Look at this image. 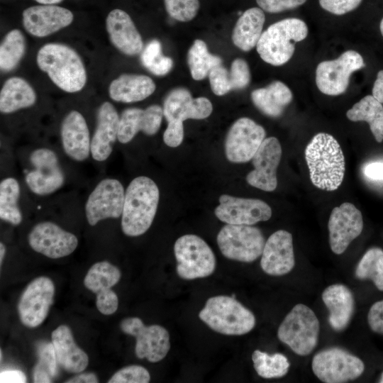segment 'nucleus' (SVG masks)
Here are the masks:
<instances>
[{
    "label": "nucleus",
    "mask_w": 383,
    "mask_h": 383,
    "mask_svg": "<svg viewBox=\"0 0 383 383\" xmlns=\"http://www.w3.org/2000/svg\"><path fill=\"white\" fill-rule=\"evenodd\" d=\"M224 257L243 262H252L262 255L265 240L262 231L250 225H225L216 238Z\"/></svg>",
    "instance_id": "obj_8"
},
{
    "label": "nucleus",
    "mask_w": 383,
    "mask_h": 383,
    "mask_svg": "<svg viewBox=\"0 0 383 383\" xmlns=\"http://www.w3.org/2000/svg\"><path fill=\"white\" fill-rule=\"evenodd\" d=\"M26 50L25 38L21 30H11L4 37L0 46V67L4 72L16 68Z\"/></svg>",
    "instance_id": "obj_38"
},
{
    "label": "nucleus",
    "mask_w": 383,
    "mask_h": 383,
    "mask_svg": "<svg viewBox=\"0 0 383 383\" xmlns=\"http://www.w3.org/2000/svg\"><path fill=\"white\" fill-rule=\"evenodd\" d=\"M6 254V247L4 243H0V264L1 265Z\"/></svg>",
    "instance_id": "obj_56"
},
{
    "label": "nucleus",
    "mask_w": 383,
    "mask_h": 383,
    "mask_svg": "<svg viewBox=\"0 0 383 383\" xmlns=\"http://www.w3.org/2000/svg\"><path fill=\"white\" fill-rule=\"evenodd\" d=\"M172 67V60L169 57L163 55L162 58L148 70L155 75L163 76L170 72Z\"/></svg>",
    "instance_id": "obj_52"
},
{
    "label": "nucleus",
    "mask_w": 383,
    "mask_h": 383,
    "mask_svg": "<svg viewBox=\"0 0 383 383\" xmlns=\"http://www.w3.org/2000/svg\"><path fill=\"white\" fill-rule=\"evenodd\" d=\"M320 324L315 313L307 306L295 305L277 331L281 342L301 356L309 355L318 344Z\"/></svg>",
    "instance_id": "obj_6"
},
{
    "label": "nucleus",
    "mask_w": 383,
    "mask_h": 383,
    "mask_svg": "<svg viewBox=\"0 0 383 383\" xmlns=\"http://www.w3.org/2000/svg\"><path fill=\"white\" fill-rule=\"evenodd\" d=\"M42 4H55L61 2L62 0H35Z\"/></svg>",
    "instance_id": "obj_57"
},
{
    "label": "nucleus",
    "mask_w": 383,
    "mask_h": 383,
    "mask_svg": "<svg viewBox=\"0 0 383 383\" xmlns=\"http://www.w3.org/2000/svg\"><path fill=\"white\" fill-rule=\"evenodd\" d=\"M262 10L268 13H279L295 9L304 4L306 0H256Z\"/></svg>",
    "instance_id": "obj_47"
},
{
    "label": "nucleus",
    "mask_w": 383,
    "mask_h": 383,
    "mask_svg": "<svg viewBox=\"0 0 383 383\" xmlns=\"http://www.w3.org/2000/svg\"><path fill=\"white\" fill-rule=\"evenodd\" d=\"M308 31L307 25L299 18L281 20L262 32L256 45L257 51L265 62L282 65L292 58L295 43L305 39Z\"/></svg>",
    "instance_id": "obj_4"
},
{
    "label": "nucleus",
    "mask_w": 383,
    "mask_h": 383,
    "mask_svg": "<svg viewBox=\"0 0 383 383\" xmlns=\"http://www.w3.org/2000/svg\"><path fill=\"white\" fill-rule=\"evenodd\" d=\"M367 321L372 331L383 335V300L376 301L370 307Z\"/></svg>",
    "instance_id": "obj_50"
},
{
    "label": "nucleus",
    "mask_w": 383,
    "mask_h": 383,
    "mask_svg": "<svg viewBox=\"0 0 383 383\" xmlns=\"http://www.w3.org/2000/svg\"><path fill=\"white\" fill-rule=\"evenodd\" d=\"M21 194L20 185L13 177H7L0 183V218L13 226L22 221V213L18 206Z\"/></svg>",
    "instance_id": "obj_34"
},
{
    "label": "nucleus",
    "mask_w": 383,
    "mask_h": 383,
    "mask_svg": "<svg viewBox=\"0 0 383 383\" xmlns=\"http://www.w3.org/2000/svg\"><path fill=\"white\" fill-rule=\"evenodd\" d=\"M311 367L314 374L326 383L353 380L365 370L364 362L358 357L338 347L328 348L316 353Z\"/></svg>",
    "instance_id": "obj_9"
},
{
    "label": "nucleus",
    "mask_w": 383,
    "mask_h": 383,
    "mask_svg": "<svg viewBox=\"0 0 383 383\" xmlns=\"http://www.w3.org/2000/svg\"><path fill=\"white\" fill-rule=\"evenodd\" d=\"M355 277L362 280L370 279L376 287L383 291V250L379 248L369 249L358 262Z\"/></svg>",
    "instance_id": "obj_39"
},
{
    "label": "nucleus",
    "mask_w": 383,
    "mask_h": 383,
    "mask_svg": "<svg viewBox=\"0 0 383 383\" xmlns=\"http://www.w3.org/2000/svg\"><path fill=\"white\" fill-rule=\"evenodd\" d=\"M232 89H242L250 82V72L247 62L243 59H235L229 72Z\"/></svg>",
    "instance_id": "obj_44"
},
{
    "label": "nucleus",
    "mask_w": 383,
    "mask_h": 383,
    "mask_svg": "<svg viewBox=\"0 0 383 383\" xmlns=\"http://www.w3.org/2000/svg\"><path fill=\"white\" fill-rule=\"evenodd\" d=\"M293 98L290 89L280 81H274L266 87L252 91L251 99L254 105L264 114L279 117Z\"/></svg>",
    "instance_id": "obj_31"
},
{
    "label": "nucleus",
    "mask_w": 383,
    "mask_h": 383,
    "mask_svg": "<svg viewBox=\"0 0 383 383\" xmlns=\"http://www.w3.org/2000/svg\"><path fill=\"white\" fill-rule=\"evenodd\" d=\"M262 126L253 120L243 117L231 126L225 140L226 158L235 163H244L252 160L265 139Z\"/></svg>",
    "instance_id": "obj_14"
},
{
    "label": "nucleus",
    "mask_w": 383,
    "mask_h": 383,
    "mask_svg": "<svg viewBox=\"0 0 383 383\" xmlns=\"http://www.w3.org/2000/svg\"><path fill=\"white\" fill-rule=\"evenodd\" d=\"M215 216L222 222L233 225H254L272 216V209L265 201L257 199L240 198L222 194Z\"/></svg>",
    "instance_id": "obj_17"
},
{
    "label": "nucleus",
    "mask_w": 383,
    "mask_h": 383,
    "mask_svg": "<svg viewBox=\"0 0 383 383\" xmlns=\"http://www.w3.org/2000/svg\"><path fill=\"white\" fill-rule=\"evenodd\" d=\"M209 78L211 90L216 95L222 96L233 90L229 72L223 66L213 68Z\"/></svg>",
    "instance_id": "obj_43"
},
{
    "label": "nucleus",
    "mask_w": 383,
    "mask_h": 383,
    "mask_svg": "<svg viewBox=\"0 0 383 383\" xmlns=\"http://www.w3.org/2000/svg\"><path fill=\"white\" fill-rule=\"evenodd\" d=\"M98 382V377L94 373L87 372L69 379L66 383H97Z\"/></svg>",
    "instance_id": "obj_55"
},
{
    "label": "nucleus",
    "mask_w": 383,
    "mask_h": 383,
    "mask_svg": "<svg viewBox=\"0 0 383 383\" xmlns=\"http://www.w3.org/2000/svg\"><path fill=\"white\" fill-rule=\"evenodd\" d=\"M379 29H380L381 34L383 36V18L382 19L379 24Z\"/></svg>",
    "instance_id": "obj_58"
},
{
    "label": "nucleus",
    "mask_w": 383,
    "mask_h": 383,
    "mask_svg": "<svg viewBox=\"0 0 383 383\" xmlns=\"http://www.w3.org/2000/svg\"><path fill=\"white\" fill-rule=\"evenodd\" d=\"M0 354H1V360H2V351L1 350Z\"/></svg>",
    "instance_id": "obj_60"
},
{
    "label": "nucleus",
    "mask_w": 383,
    "mask_h": 383,
    "mask_svg": "<svg viewBox=\"0 0 383 383\" xmlns=\"http://www.w3.org/2000/svg\"><path fill=\"white\" fill-rule=\"evenodd\" d=\"M36 101L33 87L23 78L13 77L4 84L0 92V111L11 113L32 106Z\"/></svg>",
    "instance_id": "obj_32"
},
{
    "label": "nucleus",
    "mask_w": 383,
    "mask_h": 383,
    "mask_svg": "<svg viewBox=\"0 0 383 383\" xmlns=\"http://www.w3.org/2000/svg\"><path fill=\"white\" fill-rule=\"evenodd\" d=\"M96 304L97 309L102 314H113L118 306L117 294L111 289L101 291L96 294Z\"/></svg>",
    "instance_id": "obj_45"
},
{
    "label": "nucleus",
    "mask_w": 383,
    "mask_h": 383,
    "mask_svg": "<svg viewBox=\"0 0 383 383\" xmlns=\"http://www.w3.org/2000/svg\"><path fill=\"white\" fill-rule=\"evenodd\" d=\"M324 10L335 14L343 15L355 10L362 0H318Z\"/></svg>",
    "instance_id": "obj_46"
},
{
    "label": "nucleus",
    "mask_w": 383,
    "mask_h": 383,
    "mask_svg": "<svg viewBox=\"0 0 383 383\" xmlns=\"http://www.w3.org/2000/svg\"><path fill=\"white\" fill-rule=\"evenodd\" d=\"M177 273L182 279H194L210 276L216 269V257L209 245L199 236L184 235L175 241Z\"/></svg>",
    "instance_id": "obj_7"
},
{
    "label": "nucleus",
    "mask_w": 383,
    "mask_h": 383,
    "mask_svg": "<svg viewBox=\"0 0 383 383\" xmlns=\"http://www.w3.org/2000/svg\"><path fill=\"white\" fill-rule=\"evenodd\" d=\"M120 116L109 101L104 102L97 112L96 127L91 142V155L97 162L106 160L118 140Z\"/></svg>",
    "instance_id": "obj_24"
},
{
    "label": "nucleus",
    "mask_w": 383,
    "mask_h": 383,
    "mask_svg": "<svg viewBox=\"0 0 383 383\" xmlns=\"http://www.w3.org/2000/svg\"><path fill=\"white\" fill-rule=\"evenodd\" d=\"M52 343L58 365L65 371L79 373L88 365L87 353L76 344L70 328L60 325L52 333Z\"/></svg>",
    "instance_id": "obj_27"
},
{
    "label": "nucleus",
    "mask_w": 383,
    "mask_h": 383,
    "mask_svg": "<svg viewBox=\"0 0 383 383\" xmlns=\"http://www.w3.org/2000/svg\"><path fill=\"white\" fill-rule=\"evenodd\" d=\"M165 5L170 16L182 22L192 20L199 9V0H165Z\"/></svg>",
    "instance_id": "obj_41"
},
{
    "label": "nucleus",
    "mask_w": 383,
    "mask_h": 383,
    "mask_svg": "<svg viewBox=\"0 0 383 383\" xmlns=\"http://www.w3.org/2000/svg\"><path fill=\"white\" fill-rule=\"evenodd\" d=\"M38 67L62 90L77 92L87 82V72L79 55L71 48L60 43H48L38 52Z\"/></svg>",
    "instance_id": "obj_3"
},
{
    "label": "nucleus",
    "mask_w": 383,
    "mask_h": 383,
    "mask_svg": "<svg viewBox=\"0 0 383 383\" xmlns=\"http://www.w3.org/2000/svg\"><path fill=\"white\" fill-rule=\"evenodd\" d=\"M63 150L71 159L82 162L91 154L89 128L84 117L77 111H71L64 118L60 128Z\"/></svg>",
    "instance_id": "obj_25"
},
{
    "label": "nucleus",
    "mask_w": 383,
    "mask_h": 383,
    "mask_svg": "<svg viewBox=\"0 0 383 383\" xmlns=\"http://www.w3.org/2000/svg\"><path fill=\"white\" fill-rule=\"evenodd\" d=\"M28 243L35 252L52 259L66 257L78 245L77 238L51 221L37 223L28 234Z\"/></svg>",
    "instance_id": "obj_16"
},
{
    "label": "nucleus",
    "mask_w": 383,
    "mask_h": 383,
    "mask_svg": "<svg viewBox=\"0 0 383 383\" xmlns=\"http://www.w3.org/2000/svg\"><path fill=\"white\" fill-rule=\"evenodd\" d=\"M187 62L192 78L201 80L213 68L221 65L222 60L211 54L203 40H196L188 51Z\"/></svg>",
    "instance_id": "obj_35"
},
{
    "label": "nucleus",
    "mask_w": 383,
    "mask_h": 383,
    "mask_svg": "<svg viewBox=\"0 0 383 383\" xmlns=\"http://www.w3.org/2000/svg\"><path fill=\"white\" fill-rule=\"evenodd\" d=\"M352 121H366L378 143L383 141V106L372 95L360 99L346 113Z\"/></svg>",
    "instance_id": "obj_33"
},
{
    "label": "nucleus",
    "mask_w": 383,
    "mask_h": 383,
    "mask_svg": "<svg viewBox=\"0 0 383 383\" xmlns=\"http://www.w3.org/2000/svg\"><path fill=\"white\" fill-rule=\"evenodd\" d=\"M163 115L168 122H182L187 119H204L212 111L211 102L205 97L193 98L184 88L172 89L163 104Z\"/></svg>",
    "instance_id": "obj_22"
},
{
    "label": "nucleus",
    "mask_w": 383,
    "mask_h": 383,
    "mask_svg": "<svg viewBox=\"0 0 383 383\" xmlns=\"http://www.w3.org/2000/svg\"><path fill=\"white\" fill-rule=\"evenodd\" d=\"M365 175L374 180H383V162H372L364 168Z\"/></svg>",
    "instance_id": "obj_53"
},
{
    "label": "nucleus",
    "mask_w": 383,
    "mask_h": 383,
    "mask_svg": "<svg viewBox=\"0 0 383 383\" xmlns=\"http://www.w3.org/2000/svg\"><path fill=\"white\" fill-rule=\"evenodd\" d=\"M126 191L116 179L100 181L89 194L85 204L88 223L95 226L106 218H117L123 212Z\"/></svg>",
    "instance_id": "obj_13"
},
{
    "label": "nucleus",
    "mask_w": 383,
    "mask_h": 383,
    "mask_svg": "<svg viewBox=\"0 0 383 383\" xmlns=\"http://www.w3.org/2000/svg\"><path fill=\"white\" fill-rule=\"evenodd\" d=\"M106 28L111 43L125 55H135L143 50L141 35L126 11L112 10L106 17Z\"/></svg>",
    "instance_id": "obj_26"
},
{
    "label": "nucleus",
    "mask_w": 383,
    "mask_h": 383,
    "mask_svg": "<svg viewBox=\"0 0 383 383\" xmlns=\"http://www.w3.org/2000/svg\"><path fill=\"white\" fill-rule=\"evenodd\" d=\"M199 318L213 331L227 335H241L255 326L254 314L232 296L209 298L199 313Z\"/></svg>",
    "instance_id": "obj_5"
},
{
    "label": "nucleus",
    "mask_w": 383,
    "mask_h": 383,
    "mask_svg": "<svg viewBox=\"0 0 383 383\" xmlns=\"http://www.w3.org/2000/svg\"><path fill=\"white\" fill-rule=\"evenodd\" d=\"M150 375L146 368L140 365H129L117 371L109 383H148Z\"/></svg>",
    "instance_id": "obj_42"
},
{
    "label": "nucleus",
    "mask_w": 383,
    "mask_h": 383,
    "mask_svg": "<svg viewBox=\"0 0 383 383\" xmlns=\"http://www.w3.org/2000/svg\"><path fill=\"white\" fill-rule=\"evenodd\" d=\"M305 158L314 186L326 191L339 187L345 174V158L333 135L326 133L315 135L306 147Z\"/></svg>",
    "instance_id": "obj_1"
},
{
    "label": "nucleus",
    "mask_w": 383,
    "mask_h": 383,
    "mask_svg": "<svg viewBox=\"0 0 383 383\" xmlns=\"http://www.w3.org/2000/svg\"><path fill=\"white\" fill-rule=\"evenodd\" d=\"M163 116L162 108L156 104L145 109H125L120 116L118 140L123 144L128 143L139 131L148 135H155L160 128Z\"/></svg>",
    "instance_id": "obj_23"
},
{
    "label": "nucleus",
    "mask_w": 383,
    "mask_h": 383,
    "mask_svg": "<svg viewBox=\"0 0 383 383\" xmlns=\"http://www.w3.org/2000/svg\"><path fill=\"white\" fill-rule=\"evenodd\" d=\"M33 166L26 177L30 190L39 196L54 193L65 182V174L56 153L50 149L40 148L33 150L29 157Z\"/></svg>",
    "instance_id": "obj_12"
},
{
    "label": "nucleus",
    "mask_w": 383,
    "mask_h": 383,
    "mask_svg": "<svg viewBox=\"0 0 383 383\" xmlns=\"http://www.w3.org/2000/svg\"><path fill=\"white\" fill-rule=\"evenodd\" d=\"M252 360L257 374L265 379L282 377L287 374L290 367L287 357L281 353L269 355L255 350Z\"/></svg>",
    "instance_id": "obj_37"
},
{
    "label": "nucleus",
    "mask_w": 383,
    "mask_h": 383,
    "mask_svg": "<svg viewBox=\"0 0 383 383\" xmlns=\"http://www.w3.org/2000/svg\"><path fill=\"white\" fill-rule=\"evenodd\" d=\"M38 360L33 370L34 382H51L57 374V361L52 343L40 342L37 346Z\"/></svg>",
    "instance_id": "obj_40"
},
{
    "label": "nucleus",
    "mask_w": 383,
    "mask_h": 383,
    "mask_svg": "<svg viewBox=\"0 0 383 383\" xmlns=\"http://www.w3.org/2000/svg\"><path fill=\"white\" fill-rule=\"evenodd\" d=\"M155 87L153 80L148 76L123 74L111 82L109 94L115 101L133 103L148 98L155 91Z\"/></svg>",
    "instance_id": "obj_29"
},
{
    "label": "nucleus",
    "mask_w": 383,
    "mask_h": 383,
    "mask_svg": "<svg viewBox=\"0 0 383 383\" xmlns=\"http://www.w3.org/2000/svg\"><path fill=\"white\" fill-rule=\"evenodd\" d=\"M55 286L47 277L33 279L23 292L18 305L19 318L28 328L40 326L53 304Z\"/></svg>",
    "instance_id": "obj_15"
},
{
    "label": "nucleus",
    "mask_w": 383,
    "mask_h": 383,
    "mask_svg": "<svg viewBox=\"0 0 383 383\" xmlns=\"http://www.w3.org/2000/svg\"><path fill=\"white\" fill-rule=\"evenodd\" d=\"M379 382L383 383V372H382V374H381V377H380V379H379Z\"/></svg>",
    "instance_id": "obj_59"
},
{
    "label": "nucleus",
    "mask_w": 383,
    "mask_h": 383,
    "mask_svg": "<svg viewBox=\"0 0 383 383\" xmlns=\"http://www.w3.org/2000/svg\"><path fill=\"white\" fill-rule=\"evenodd\" d=\"M73 14L67 9L54 4H43L27 8L23 12L25 29L31 35L42 38L68 26Z\"/></svg>",
    "instance_id": "obj_20"
},
{
    "label": "nucleus",
    "mask_w": 383,
    "mask_h": 383,
    "mask_svg": "<svg viewBox=\"0 0 383 383\" xmlns=\"http://www.w3.org/2000/svg\"><path fill=\"white\" fill-rule=\"evenodd\" d=\"M121 331L136 339L135 353L140 359L157 362L170 349V334L160 325L145 326L138 317L126 318L120 323Z\"/></svg>",
    "instance_id": "obj_11"
},
{
    "label": "nucleus",
    "mask_w": 383,
    "mask_h": 383,
    "mask_svg": "<svg viewBox=\"0 0 383 383\" xmlns=\"http://www.w3.org/2000/svg\"><path fill=\"white\" fill-rule=\"evenodd\" d=\"M321 296L329 311L330 326L336 331L345 329L355 310V299L352 292L343 284H335L328 287Z\"/></svg>",
    "instance_id": "obj_28"
},
{
    "label": "nucleus",
    "mask_w": 383,
    "mask_h": 383,
    "mask_svg": "<svg viewBox=\"0 0 383 383\" xmlns=\"http://www.w3.org/2000/svg\"><path fill=\"white\" fill-rule=\"evenodd\" d=\"M372 96L381 104H383V70H379L377 72L372 88Z\"/></svg>",
    "instance_id": "obj_54"
},
{
    "label": "nucleus",
    "mask_w": 383,
    "mask_h": 383,
    "mask_svg": "<svg viewBox=\"0 0 383 383\" xmlns=\"http://www.w3.org/2000/svg\"><path fill=\"white\" fill-rule=\"evenodd\" d=\"M265 21V16L262 9L253 7L243 12L233 30L234 45L245 52L252 50L262 33Z\"/></svg>",
    "instance_id": "obj_30"
},
{
    "label": "nucleus",
    "mask_w": 383,
    "mask_h": 383,
    "mask_svg": "<svg viewBox=\"0 0 383 383\" xmlns=\"http://www.w3.org/2000/svg\"><path fill=\"white\" fill-rule=\"evenodd\" d=\"M295 259L292 235L284 230L273 233L265 242L260 266L266 274L284 275L294 268Z\"/></svg>",
    "instance_id": "obj_21"
},
{
    "label": "nucleus",
    "mask_w": 383,
    "mask_h": 383,
    "mask_svg": "<svg viewBox=\"0 0 383 383\" xmlns=\"http://www.w3.org/2000/svg\"><path fill=\"white\" fill-rule=\"evenodd\" d=\"M365 66L363 57L349 50L333 60L320 62L316 70V84L323 94L338 96L344 93L351 74Z\"/></svg>",
    "instance_id": "obj_10"
},
{
    "label": "nucleus",
    "mask_w": 383,
    "mask_h": 383,
    "mask_svg": "<svg viewBox=\"0 0 383 383\" xmlns=\"http://www.w3.org/2000/svg\"><path fill=\"white\" fill-rule=\"evenodd\" d=\"M184 138V126L182 122H168L163 134L165 143L171 148L181 145Z\"/></svg>",
    "instance_id": "obj_49"
},
{
    "label": "nucleus",
    "mask_w": 383,
    "mask_h": 383,
    "mask_svg": "<svg viewBox=\"0 0 383 383\" xmlns=\"http://www.w3.org/2000/svg\"><path fill=\"white\" fill-rule=\"evenodd\" d=\"M282 157V147L274 137L265 138L252 158L254 170L246 176L247 182L265 192L277 186V169Z\"/></svg>",
    "instance_id": "obj_19"
},
{
    "label": "nucleus",
    "mask_w": 383,
    "mask_h": 383,
    "mask_svg": "<svg viewBox=\"0 0 383 383\" xmlns=\"http://www.w3.org/2000/svg\"><path fill=\"white\" fill-rule=\"evenodd\" d=\"M26 382L25 374L18 370H4L0 373L1 383H25Z\"/></svg>",
    "instance_id": "obj_51"
},
{
    "label": "nucleus",
    "mask_w": 383,
    "mask_h": 383,
    "mask_svg": "<svg viewBox=\"0 0 383 383\" xmlns=\"http://www.w3.org/2000/svg\"><path fill=\"white\" fill-rule=\"evenodd\" d=\"M121 277V271L115 265L108 261L98 262L88 270L84 279V284L87 289L96 294L116 285Z\"/></svg>",
    "instance_id": "obj_36"
},
{
    "label": "nucleus",
    "mask_w": 383,
    "mask_h": 383,
    "mask_svg": "<svg viewBox=\"0 0 383 383\" xmlns=\"http://www.w3.org/2000/svg\"><path fill=\"white\" fill-rule=\"evenodd\" d=\"M160 199V191L150 177L139 176L128 184L121 214V230L130 237L145 233L155 218Z\"/></svg>",
    "instance_id": "obj_2"
},
{
    "label": "nucleus",
    "mask_w": 383,
    "mask_h": 383,
    "mask_svg": "<svg viewBox=\"0 0 383 383\" xmlns=\"http://www.w3.org/2000/svg\"><path fill=\"white\" fill-rule=\"evenodd\" d=\"M162 45L159 40L150 41L143 48L140 55L143 65L149 70L155 65L162 57Z\"/></svg>",
    "instance_id": "obj_48"
},
{
    "label": "nucleus",
    "mask_w": 383,
    "mask_h": 383,
    "mask_svg": "<svg viewBox=\"0 0 383 383\" xmlns=\"http://www.w3.org/2000/svg\"><path fill=\"white\" fill-rule=\"evenodd\" d=\"M328 228L331 250L336 255H340L362 233L363 229L362 213L354 204L344 202L340 206L333 209Z\"/></svg>",
    "instance_id": "obj_18"
}]
</instances>
